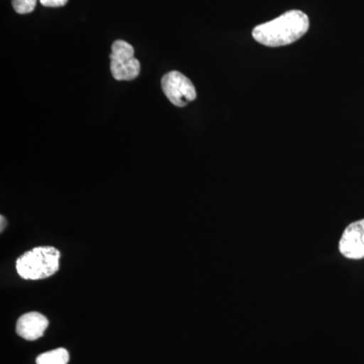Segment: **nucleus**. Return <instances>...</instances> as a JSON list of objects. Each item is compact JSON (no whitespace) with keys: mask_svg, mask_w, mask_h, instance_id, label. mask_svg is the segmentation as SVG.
<instances>
[{"mask_svg":"<svg viewBox=\"0 0 364 364\" xmlns=\"http://www.w3.org/2000/svg\"><path fill=\"white\" fill-rule=\"evenodd\" d=\"M310 21L301 11H289L265 23L254 28L252 36L256 42L267 47H282L301 39L308 32Z\"/></svg>","mask_w":364,"mask_h":364,"instance_id":"obj_1","label":"nucleus"},{"mask_svg":"<svg viewBox=\"0 0 364 364\" xmlns=\"http://www.w3.org/2000/svg\"><path fill=\"white\" fill-rule=\"evenodd\" d=\"M61 254L54 247H37L16 261V270L23 279H48L58 272Z\"/></svg>","mask_w":364,"mask_h":364,"instance_id":"obj_2","label":"nucleus"},{"mask_svg":"<svg viewBox=\"0 0 364 364\" xmlns=\"http://www.w3.org/2000/svg\"><path fill=\"white\" fill-rule=\"evenodd\" d=\"M109 58L112 77L116 80H134L140 74V62L135 58V50L129 43L122 40L116 41L112 46Z\"/></svg>","mask_w":364,"mask_h":364,"instance_id":"obj_3","label":"nucleus"},{"mask_svg":"<svg viewBox=\"0 0 364 364\" xmlns=\"http://www.w3.org/2000/svg\"><path fill=\"white\" fill-rule=\"evenodd\" d=\"M163 92L176 107H183L196 98L195 85L186 75L178 71H171L162 77Z\"/></svg>","mask_w":364,"mask_h":364,"instance_id":"obj_4","label":"nucleus"},{"mask_svg":"<svg viewBox=\"0 0 364 364\" xmlns=\"http://www.w3.org/2000/svg\"><path fill=\"white\" fill-rule=\"evenodd\" d=\"M339 251L348 259H363L364 219L352 223L344 230L339 242Z\"/></svg>","mask_w":364,"mask_h":364,"instance_id":"obj_5","label":"nucleus"},{"mask_svg":"<svg viewBox=\"0 0 364 364\" xmlns=\"http://www.w3.org/2000/svg\"><path fill=\"white\" fill-rule=\"evenodd\" d=\"M49 321L42 314L31 312L21 316L16 323V333L21 338L35 341L45 334Z\"/></svg>","mask_w":364,"mask_h":364,"instance_id":"obj_6","label":"nucleus"},{"mask_svg":"<svg viewBox=\"0 0 364 364\" xmlns=\"http://www.w3.org/2000/svg\"><path fill=\"white\" fill-rule=\"evenodd\" d=\"M37 364H67L69 363V353L65 348L55 349L45 352L36 359Z\"/></svg>","mask_w":364,"mask_h":364,"instance_id":"obj_7","label":"nucleus"},{"mask_svg":"<svg viewBox=\"0 0 364 364\" xmlns=\"http://www.w3.org/2000/svg\"><path fill=\"white\" fill-rule=\"evenodd\" d=\"M38 0H13V7L20 14H31L37 6Z\"/></svg>","mask_w":364,"mask_h":364,"instance_id":"obj_8","label":"nucleus"},{"mask_svg":"<svg viewBox=\"0 0 364 364\" xmlns=\"http://www.w3.org/2000/svg\"><path fill=\"white\" fill-rule=\"evenodd\" d=\"M40 2L47 7H61L65 6L68 0H40Z\"/></svg>","mask_w":364,"mask_h":364,"instance_id":"obj_9","label":"nucleus"},{"mask_svg":"<svg viewBox=\"0 0 364 364\" xmlns=\"http://www.w3.org/2000/svg\"><path fill=\"white\" fill-rule=\"evenodd\" d=\"M0 221H1V232L4 231V228L6 226V219H4V215L0 217Z\"/></svg>","mask_w":364,"mask_h":364,"instance_id":"obj_10","label":"nucleus"}]
</instances>
